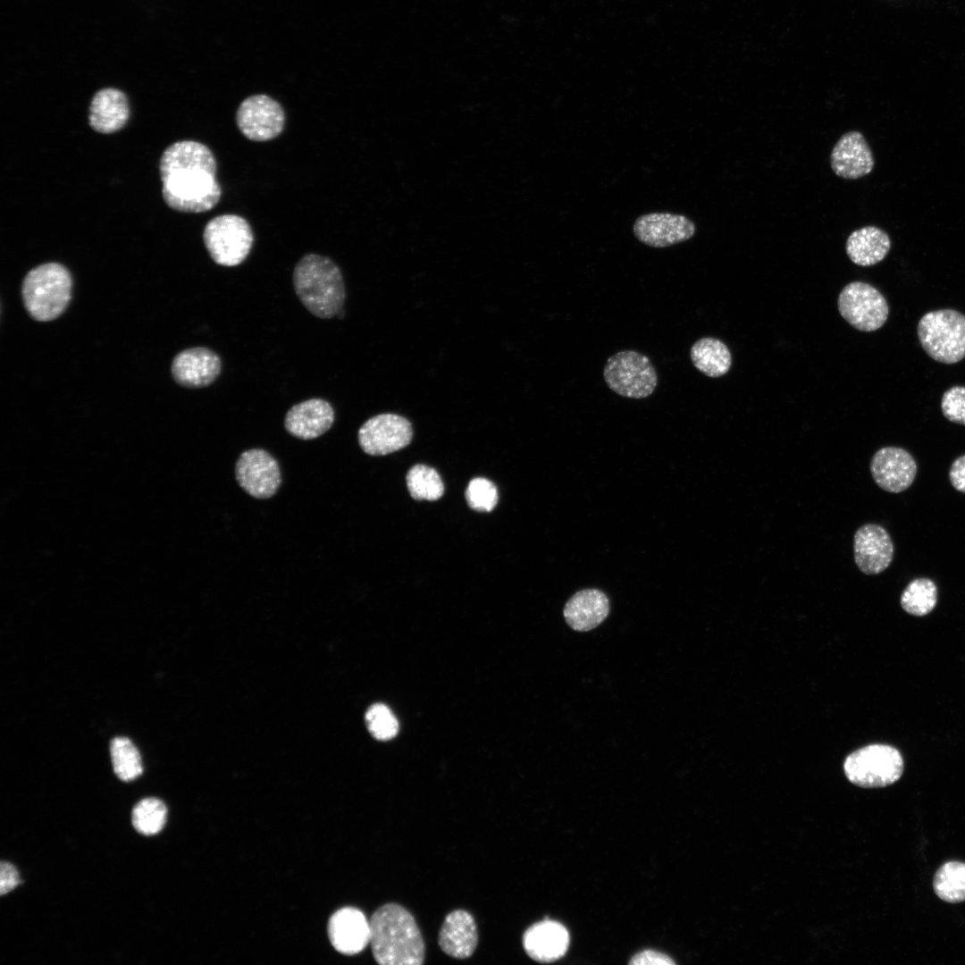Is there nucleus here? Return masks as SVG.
I'll return each mask as SVG.
<instances>
[{"label": "nucleus", "mask_w": 965, "mask_h": 965, "mask_svg": "<svg viewBox=\"0 0 965 965\" xmlns=\"http://www.w3.org/2000/svg\"><path fill=\"white\" fill-rule=\"evenodd\" d=\"M159 171L163 197L172 209L205 213L219 203L222 189L216 180V160L203 143L181 140L172 144L161 156Z\"/></svg>", "instance_id": "f257e3e1"}, {"label": "nucleus", "mask_w": 965, "mask_h": 965, "mask_svg": "<svg viewBox=\"0 0 965 965\" xmlns=\"http://www.w3.org/2000/svg\"><path fill=\"white\" fill-rule=\"evenodd\" d=\"M370 921V944L381 965H420L425 946L412 914L403 906L389 902L378 908Z\"/></svg>", "instance_id": "f03ea898"}, {"label": "nucleus", "mask_w": 965, "mask_h": 965, "mask_svg": "<svg viewBox=\"0 0 965 965\" xmlns=\"http://www.w3.org/2000/svg\"><path fill=\"white\" fill-rule=\"evenodd\" d=\"M292 281L298 299L313 315L329 319L342 309L346 297L343 277L329 257L304 255L294 267Z\"/></svg>", "instance_id": "7ed1b4c3"}, {"label": "nucleus", "mask_w": 965, "mask_h": 965, "mask_svg": "<svg viewBox=\"0 0 965 965\" xmlns=\"http://www.w3.org/2000/svg\"><path fill=\"white\" fill-rule=\"evenodd\" d=\"M71 286L70 272L60 264L47 263L33 268L22 282L27 311L41 322L58 317L71 299Z\"/></svg>", "instance_id": "20e7f679"}, {"label": "nucleus", "mask_w": 965, "mask_h": 965, "mask_svg": "<svg viewBox=\"0 0 965 965\" xmlns=\"http://www.w3.org/2000/svg\"><path fill=\"white\" fill-rule=\"evenodd\" d=\"M919 342L934 360L955 364L965 357V315L953 309L925 314L917 329Z\"/></svg>", "instance_id": "39448f33"}, {"label": "nucleus", "mask_w": 965, "mask_h": 965, "mask_svg": "<svg viewBox=\"0 0 965 965\" xmlns=\"http://www.w3.org/2000/svg\"><path fill=\"white\" fill-rule=\"evenodd\" d=\"M843 770L848 780L858 786L884 787L900 779L903 772V759L896 748L874 743L848 755Z\"/></svg>", "instance_id": "423d86ee"}, {"label": "nucleus", "mask_w": 965, "mask_h": 965, "mask_svg": "<svg viewBox=\"0 0 965 965\" xmlns=\"http://www.w3.org/2000/svg\"><path fill=\"white\" fill-rule=\"evenodd\" d=\"M203 240L214 263L222 266H236L249 255L254 243V233L245 218L238 214H225L207 222Z\"/></svg>", "instance_id": "0eeeda50"}, {"label": "nucleus", "mask_w": 965, "mask_h": 965, "mask_svg": "<svg viewBox=\"0 0 965 965\" xmlns=\"http://www.w3.org/2000/svg\"><path fill=\"white\" fill-rule=\"evenodd\" d=\"M603 377L612 391L634 399L650 396L658 385L655 367L648 357L634 350H622L608 357Z\"/></svg>", "instance_id": "6e6552de"}, {"label": "nucleus", "mask_w": 965, "mask_h": 965, "mask_svg": "<svg viewBox=\"0 0 965 965\" xmlns=\"http://www.w3.org/2000/svg\"><path fill=\"white\" fill-rule=\"evenodd\" d=\"M837 306L842 317L861 331H874L888 318L885 298L877 288L862 281L845 285L838 296Z\"/></svg>", "instance_id": "1a4fd4ad"}, {"label": "nucleus", "mask_w": 965, "mask_h": 965, "mask_svg": "<svg viewBox=\"0 0 965 965\" xmlns=\"http://www.w3.org/2000/svg\"><path fill=\"white\" fill-rule=\"evenodd\" d=\"M236 124L249 140L264 142L274 139L284 130L285 113L273 98L253 95L245 98L236 112Z\"/></svg>", "instance_id": "9d476101"}, {"label": "nucleus", "mask_w": 965, "mask_h": 965, "mask_svg": "<svg viewBox=\"0 0 965 965\" xmlns=\"http://www.w3.org/2000/svg\"><path fill=\"white\" fill-rule=\"evenodd\" d=\"M413 437L410 422L397 414H380L365 421L358 431L363 451L383 456L407 447Z\"/></svg>", "instance_id": "9b49d317"}, {"label": "nucleus", "mask_w": 965, "mask_h": 965, "mask_svg": "<svg viewBox=\"0 0 965 965\" xmlns=\"http://www.w3.org/2000/svg\"><path fill=\"white\" fill-rule=\"evenodd\" d=\"M235 475L239 486L256 499L271 498L281 483L277 460L262 449L242 452L235 465Z\"/></svg>", "instance_id": "f8f14e48"}, {"label": "nucleus", "mask_w": 965, "mask_h": 965, "mask_svg": "<svg viewBox=\"0 0 965 965\" xmlns=\"http://www.w3.org/2000/svg\"><path fill=\"white\" fill-rule=\"evenodd\" d=\"M633 231L640 242L652 248H667L690 239L696 227L682 214L650 213L638 217Z\"/></svg>", "instance_id": "ddd939ff"}, {"label": "nucleus", "mask_w": 965, "mask_h": 965, "mask_svg": "<svg viewBox=\"0 0 965 965\" xmlns=\"http://www.w3.org/2000/svg\"><path fill=\"white\" fill-rule=\"evenodd\" d=\"M870 473L875 482L882 490L899 493L907 490L914 482L917 464L906 449L899 447H884L871 458Z\"/></svg>", "instance_id": "4468645a"}, {"label": "nucleus", "mask_w": 965, "mask_h": 965, "mask_svg": "<svg viewBox=\"0 0 965 965\" xmlns=\"http://www.w3.org/2000/svg\"><path fill=\"white\" fill-rule=\"evenodd\" d=\"M854 560L865 575L884 572L894 558V543L886 530L877 524H865L853 539Z\"/></svg>", "instance_id": "2eb2a0df"}, {"label": "nucleus", "mask_w": 965, "mask_h": 965, "mask_svg": "<svg viewBox=\"0 0 965 965\" xmlns=\"http://www.w3.org/2000/svg\"><path fill=\"white\" fill-rule=\"evenodd\" d=\"M830 165L835 175L845 180H856L870 173L875 160L863 134L851 130L842 135L831 151Z\"/></svg>", "instance_id": "dca6fc26"}, {"label": "nucleus", "mask_w": 965, "mask_h": 965, "mask_svg": "<svg viewBox=\"0 0 965 965\" xmlns=\"http://www.w3.org/2000/svg\"><path fill=\"white\" fill-rule=\"evenodd\" d=\"M222 370L219 356L213 350L197 347L185 349L174 357L172 373L174 380L187 388H202L213 383Z\"/></svg>", "instance_id": "f3484780"}, {"label": "nucleus", "mask_w": 965, "mask_h": 965, "mask_svg": "<svg viewBox=\"0 0 965 965\" xmlns=\"http://www.w3.org/2000/svg\"><path fill=\"white\" fill-rule=\"evenodd\" d=\"M328 935L332 946L339 952L354 955L370 944V921L360 910L345 907L331 917Z\"/></svg>", "instance_id": "a211bd4d"}, {"label": "nucleus", "mask_w": 965, "mask_h": 965, "mask_svg": "<svg viewBox=\"0 0 965 965\" xmlns=\"http://www.w3.org/2000/svg\"><path fill=\"white\" fill-rule=\"evenodd\" d=\"M333 422L331 405L323 399H310L290 407L284 426L292 436L306 441L325 433Z\"/></svg>", "instance_id": "6ab92c4d"}, {"label": "nucleus", "mask_w": 965, "mask_h": 965, "mask_svg": "<svg viewBox=\"0 0 965 965\" xmlns=\"http://www.w3.org/2000/svg\"><path fill=\"white\" fill-rule=\"evenodd\" d=\"M569 944L566 927L554 920L532 925L523 936L524 948L530 958L539 962H551L562 957Z\"/></svg>", "instance_id": "aec40b11"}, {"label": "nucleus", "mask_w": 965, "mask_h": 965, "mask_svg": "<svg viewBox=\"0 0 965 965\" xmlns=\"http://www.w3.org/2000/svg\"><path fill=\"white\" fill-rule=\"evenodd\" d=\"M477 943V927L471 913L455 910L446 916L439 932V945L446 954L466 959L474 953Z\"/></svg>", "instance_id": "412c9836"}, {"label": "nucleus", "mask_w": 965, "mask_h": 965, "mask_svg": "<svg viewBox=\"0 0 965 965\" xmlns=\"http://www.w3.org/2000/svg\"><path fill=\"white\" fill-rule=\"evenodd\" d=\"M129 114L126 95L118 88H105L96 91L92 97L88 122L94 130L110 134L124 127Z\"/></svg>", "instance_id": "4be33fe9"}, {"label": "nucleus", "mask_w": 965, "mask_h": 965, "mask_svg": "<svg viewBox=\"0 0 965 965\" xmlns=\"http://www.w3.org/2000/svg\"><path fill=\"white\" fill-rule=\"evenodd\" d=\"M609 612V600L599 589H584L566 603L563 614L567 625L579 632L590 631L603 622Z\"/></svg>", "instance_id": "5701e85b"}, {"label": "nucleus", "mask_w": 965, "mask_h": 965, "mask_svg": "<svg viewBox=\"0 0 965 965\" xmlns=\"http://www.w3.org/2000/svg\"><path fill=\"white\" fill-rule=\"evenodd\" d=\"M891 248L888 234L877 226H865L853 231L845 243L850 260L860 266H871L881 262Z\"/></svg>", "instance_id": "b1692460"}, {"label": "nucleus", "mask_w": 965, "mask_h": 965, "mask_svg": "<svg viewBox=\"0 0 965 965\" xmlns=\"http://www.w3.org/2000/svg\"><path fill=\"white\" fill-rule=\"evenodd\" d=\"M690 357L695 368L711 378L726 374L732 364L727 346L713 337H704L695 341L691 348Z\"/></svg>", "instance_id": "393cba45"}, {"label": "nucleus", "mask_w": 965, "mask_h": 965, "mask_svg": "<svg viewBox=\"0 0 965 965\" xmlns=\"http://www.w3.org/2000/svg\"><path fill=\"white\" fill-rule=\"evenodd\" d=\"M900 602L907 613L917 617L926 616L937 603V587L929 578H916L905 587Z\"/></svg>", "instance_id": "a878e982"}, {"label": "nucleus", "mask_w": 965, "mask_h": 965, "mask_svg": "<svg viewBox=\"0 0 965 965\" xmlns=\"http://www.w3.org/2000/svg\"><path fill=\"white\" fill-rule=\"evenodd\" d=\"M933 886L936 895L946 902L965 901V863H944L936 873Z\"/></svg>", "instance_id": "bb28decb"}, {"label": "nucleus", "mask_w": 965, "mask_h": 965, "mask_svg": "<svg viewBox=\"0 0 965 965\" xmlns=\"http://www.w3.org/2000/svg\"><path fill=\"white\" fill-rule=\"evenodd\" d=\"M110 753L113 771L121 780L129 782L142 774L140 754L130 739L126 737L113 739Z\"/></svg>", "instance_id": "cd10ccee"}, {"label": "nucleus", "mask_w": 965, "mask_h": 965, "mask_svg": "<svg viewBox=\"0 0 965 965\" xmlns=\"http://www.w3.org/2000/svg\"><path fill=\"white\" fill-rule=\"evenodd\" d=\"M407 485L412 498L418 500H437L444 492L438 472L425 465H415L409 469Z\"/></svg>", "instance_id": "c85d7f7f"}, {"label": "nucleus", "mask_w": 965, "mask_h": 965, "mask_svg": "<svg viewBox=\"0 0 965 965\" xmlns=\"http://www.w3.org/2000/svg\"><path fill=\"white\" fill-rule=\"evenodd\" d=\"M167 809L164 803L156 798L141 800L134 807L131 820L134 828L144 835L159 833L165 825Z\"/></svg>", "instance_id": "c756f323"}, {"label": "nucleus", "mask_w": 965, "mask_h": 965, "mask_svg": "<svg viewBox=\"0 0 965 965\" xmlns=\"http://www.w3.org/2000/svg\"><path fill=\"white\" fill-rule=\"evenodd\" d=\"M365 722L372 735L381 741L393 738L399 731L396 717L390 708L382 703H375L367 709Z\"/></svg>", "instance_id": "7c9ffc66"}, {"label": "nucleus", "mask_w": 965, "mask_h": 965, "mask_svg": "<svg viewBox=\"0 0 965 965\" xmlns=\"http://www.w3.org/2000/svg\"><path fill=\"white\" fill-rule=\"evenodd\" d=\"M466 499L471 508L481 512H490L498 502V491L490 480L477 477L469 482L466 491Z\"/></svg>", "instance_id": "2f4dec72"}, {"label": "nucleus", "mask_w": 965, "mask_h": 965, "mask_svg": "<svg viewBox=\"0 0 965 965\" xmlns=\"http://www.w3.org/2000/svg\"><path fill=\"white\" fill-rule=\"evenodd\" d=\"M941 408L946 419L965 425V387L953 386L947 390L942 397Z\"/></svg>", "instance_id": "473e14b6"}, {"label": "nucleus", "mask_w": 965, "mask_h": 965, "mask_svg": "<svg viewBox=\"0 0 965 965\" xmlns=\"http://www.w3.org/2000/svg\"><path fill=\"white\" fill-rule=\"evenodd\" d=\"M21 881L16 868L6 861L0 864V894L4 895L13 890Z\"/></svg>", "instance_id": "72a5a7b5"}, {"label": "nucleus", "mask_w": 965, "mask_h": 965, "mask_svg": "<svg viewBox=\"0 0 965 965\" xmlns=\"http://www.w3.org/2000/svg\"><path fill=\"white\" fill-rule=\"evenodd\" d=\"M629 963L634 965H671L675 964V961L664 953L652 950H645L635 954Z\"/></svg>", "instance_id": "f704fd0d"}, {"label": "nucleus", "mask_w": 965, "mask_h": 965, "mask_svg": "<svg viewBox=\"0 0 965 965\" xmlns=\"http://www.w3.org/2000/svg\"><path fill=\"white\" fill-rule=\"evenodd\" d=\"M949 479L955 490L965 493V455L957 457L949 471Z\"/></svg>", "instance_id": "c9c22d12"}]
</instances>
